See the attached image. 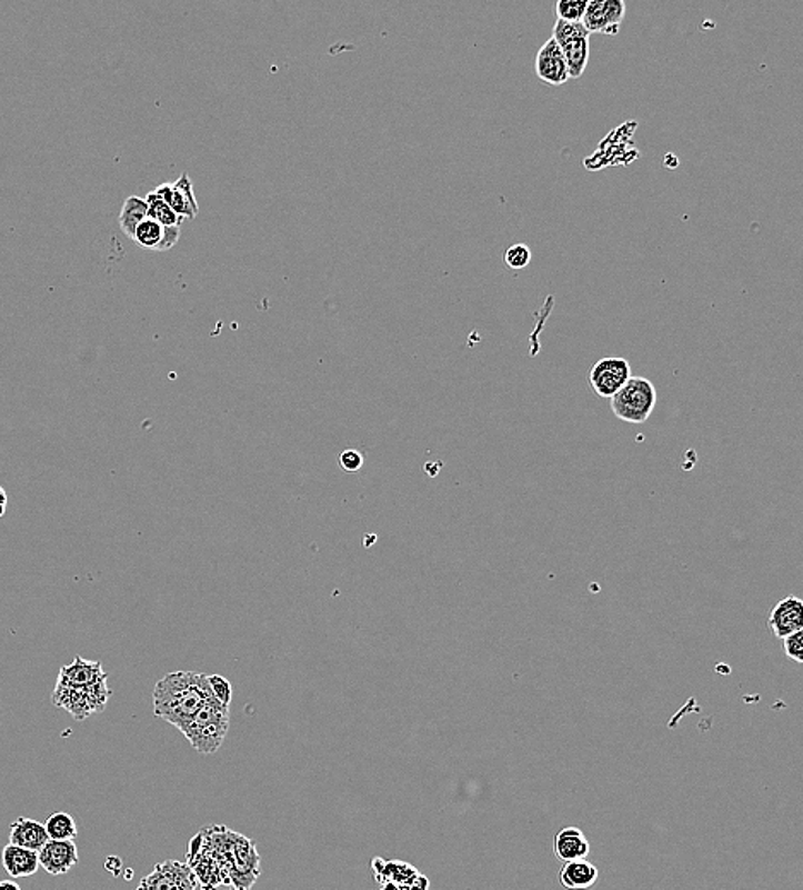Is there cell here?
<instances>
[{
  "instance_id": "cell-8",
  "label": "cell",
  "mask_w": 803,
  "mask_h": 890,
  "mask_svg": "<svg viewBox=\"0 0 803 890\" xmlns=\"http://www.w3.org/2000/svg\"><path fill=\"white\" fill-rule=\"evenodd\" d=\"M631 377V363L625 358L605 357L591 369V388L600 398L612 399Z\"/></svg>"
},
{
  "instance_id": "cell-15",
  "label": "cell",
  "mask_w": 803,
  "mask_h": 890,
  "mask_svg": "<svg viewBox=\"0 0 803 890\" xmlns=\"http://www.w3.org/2000/svg\"><path fill=\"white\" fill-rule=\"evenodd\" d=\"M591 846L588 842L586 836L581 829L578 828H564L562 831H559L555 834V839H553V853L559 860L564 861H575V860H586L588 854H590Z\"/></svg>"
},
{
  "instance_id": "cell-12",
  "label": "cell",
  "mask_w": 803,
  "mask_h": 890,
  "mask_svg": "<svg viewBox=\"0 0 803 890\" xmlns=\"http://www.w3.org/2000/svg\"><path fill=\"white\" fill-rule=\"evenodd\" d=\"M534 71L550 87H561V84L569 81L568 66H565L564 56H562L558 41L550 38L545 46L539 50L536 62H534Z\"/></svg>"
},
{
  "instance_id": "cell-33",
  "label": "cell",
  "mask_w": 803,
  "mask_h": 890,
  "mask_svg": "<svg viewBox=\"0 0 803 890\" xmlns=\"http://www.w3.org/2000/svg\"><path fill=\"white\" fill-rule=\"evenodd\" d=\"M8 493L0 487V519L4 518L6 511H8Z\"/></svg>"
},
{
  "instance_id": "cell-18",
  "label": "cell",
  "mask_w": 803,
  "mask_h": 890,
  "mask_svg": "<svg viewBox=\"0 0 803 890\" xmlns=\"http://www.w3.org/2000/svg\"><path fill=\"white\" fill-rule=\"evenodd\" d=\"M599 882V868L588 860L568 861L561 870V883L568 890L591 889Z\"/></svg>"
},
{
  "instance_id": "cell-1",
  "label": "cell",
  "mask_w": 803,
  "mask_h": 890,
  "mask_svg": "<svg viewBox=\"0 0 803 890\" xmlns=\"http://www.w3.org/2000/svg\"><path fill=\"white\" fill-rule=\"evenodd\" d=\"M213 697L208 674L175 671L154 686L153 711L158 718L180 730Z\"/></svg>"
},
{
  "instance_id": "cell-28",
  "label": "cell",
  "mask_w": 803,
  "mask_h": 890,
  "mask_svg": "<svg viewBox=\"0 0 803 890\" xmlns=\"http://www.w3.org/2000/svg\"><path fill=\"white\" fill-rule=\"evenodd\" d=\"M208 682H210L211 692L217 697V701L221 702L224 708H230L233 697L232 683L220 674H208Z\"/></svg>"
},
{
  "instance_id": "cell-6",
  "label": "cell",
  "mask_w": 803,
  "mask_h": 890,
  "mask_svg": "<svg viewBox=\"0 0 803 890\" xmlns=\"http://www.w3.org/2000/svg\"><path fill=\"white\" fill-rule=\"evenodd\" d=\"M259 876H261V857L255 842L235 832L229 886H232V890H251L258 882Z\"/></svg>"
},
{
  "instance_id": "cell-7",
  "label": "cell",
  "mask_w": 803,
  "mask_h": 890,
  "mask_svg": "<svg viewBox=\"0 0 803 890\" xmlns=\"http://www.w3.org/2000/svg\"><path fill=\"white\" fill-rule=\"evenodd\" d=\"M199 883L188 863L169 860L157 864L135 890H198Z\"/></svg>"
},
{
  "instance_id": "cell-2",
  "label": "cell",
  "mask_w": 803,
  "mask_h": 890,
  "mask_svg": "<svg viewBox=\"0 0 803 890\" xmlns=\"http://www.w3.org/2000/svg\"><path fill=\"white\" fill-rule=\"evenodd\" d=\"M233 857V831L224 826L202 829L192 838L188 851V864L202 890H217L229 886Z\"/></svg>"
},
{
  "instance_id": "cell-23",
  "label": "cell",
  "mask_w": 803,
  "mask_h": 890,
  "mask_svg": "<svg viewBox=\"0 0 803 890\" xmlns=\"http://www.w3.org/2000/svg\"><path fill=\"white\" fill-rule=\"evenodd\" d=\"M46 831L53 841H74L78 836L74 819L69 813L57 812L46 822Z\"/></svg>"
},
{
  "instance_id": "cell-29",
  "label": "cell",
  "mask_w": 803,
  "mask_h": 890,
  "mask_svg": "<svg viewBox=\"0 0 803 890\" xmlns=\"http://www.w3.org/2000/svg\"><path fill=\"white\" fill-rule=\"evenodd\" d=\"M504 261L505 264L514 269V271L526 268L531 262L530 247L524 246V243H516V246L509 247L504 256Z\"/></svg>"
},
{
  "instance_id": "cell-27",
  "label": "cell",
  "mask_w": 803,
  "mask_h": 890,
  "mask_svg": "<svg viewBox=\"0 0 803 890\" xmlns=\"http://www.w3.org/2000/svg\"><path fill=\"white\" fill-rule=\"evenodd\" d=\"M603 11H605L606 30L603 34H619L621 23L624 21L625 4L622 0H603Z\"/></svg>"
},
{
  "instance_id": "cell-9",
  "label": "cell",
  "mask_w": 803,
  "mask_h": 890,
  "mask_svg": "<svg viewBox=\"0 0 803 890\" xmlns=\"http://www.w3.org/2000/svg\"><path fill=\"white\" fill-rule=\"evenodd\" d=\"M158 198L163 199L170 208L185 220H194L199 214L198 201H195L194 187L188 173H183L175 183H161L153 190Z\"/></svg>"
},
{
  "instance_id": "cell-14",
  "label": "cell",
  "mask_w": 803,
  "mask_h": 890,
  "mask_svg": "<svg viewBox=\"0 0 803 890\" xmlns=\"http://www.w3.org/2000/svg\"><path fill=\"white\" fill-rule=\"evenodd\" d=\"M180 239V228H164L154 220L141 221L135 228L132 240L138 243L141 249L157 250V252H164V250L172 249Z\"/></svg>"
},
{
  "instance_id": "cell-21",
  "label": "cell",
  "mask_w": 803,
  "mask_h": 890,
  "mask_svg": "<svg viewBox=\"0 0 803 890\" xmlns=\"http://www.w3.org/2000/svg\"><path fill=\"white\" fill-rule=\"evenodd\" d=\"M147 218L148 204L144 199L138 198V196H131V198H128L126 201H123L122 211H120L119 217V224L126 236L131 237L132 239L138 224L141 223V221L147 220Z\"/></svg>"
},
{
  "instance_id": "cell-4",
  "label": "cell",
  "mask_w": 803,
  "mask_h": 890,
  "mask_svg": "<svg viewBox=\"0 0 803 890\" xmlns=\"http://www.w3.org/2000/svg\"><path fill=\"white\" fill-rule=\"evenodd\" d=\"M656 389L644 377H631L624 388L610 399L612 413L631 426H643L656 407Z\"/></svg>"
},
{
  "instance_id": "cell-10",
  "label": "cell",
  "mask_w": 803,
  "mask_h": 890,
  "mask_svg": "<svg viewBox=\"0 0 803 890\" xmlns=\"http://www.w3.org/2000/svg\"><path fill=\"white\" fill-rule=\"evenodd\" d=\"M107 678L109 674L103 671L100 661L84 660L81 656H76L71 664L60 668L57 686L68 687V689H88Z\"/></svg>"
},
{
  "instance_id": "cell-11",
  "label": "cell",
  "mask_w": 803,
  "mask_h": 890,
  "mask_svg": "<svg viewBox=\"0 0 803 890\" xmlns=\"http://www.w3.org/2000/svg\"><path fill=\"white\" fill-rule=\"evenodd\" d=\"M38 860H40V867L50 876H64L78 864V846L74 844V841L49 839V842L38 851Z\"/></svg>"
},
{
  "instance_id": "cell-24",
  "label": "cell",
  "mask_w": 803,
  "mask_h": 890,
  "mask_svg": "<svg viewBox=\"0 0 803 890\" xmlns=\"http://www.w3.org/2000/svg\"><path fill=\"white\" fill-rule=\"evenodd\" d=\"M581 23L586 28L588 33H605L606 21L605 11H603V0H590L584 11L583 21Z\"/></svg>"
},
{
  "instance_id": "cell-5",
  "label": "cell",
  "mask_w": 803,
  "mask_h": 890,
  "mask_svg": "<svg viewBox=\"0 0 803 890\" xmlns=\"http://www.w3.org/2000/svg\"><path fill=\"white\" fill-rule=\"evenodd\" d=\"M110 689L107 680L94 683L88 689H68V687L56 686L52 692V702L57 708L68 711L76 721H84L91 714L106 709L109 702Z\"/></svg>"
},
{
  "instance_id": "cell-13",
  "label": "cell",
  "mask_w": 803,
  "mask_h": 890,
  "mask_svg": "<svg viewBox=\"0 0 803 890\" xmlns=\"http://www.w3.org/2000/svg\"><path fill=\"white\" fill-rule=\"evenodd\" d=\"M774 638L785 639L803 629V601L799 597L783 598L770 613Z\"/></svg>"
},
{
  "instance_id": "cell-20",
  "label": "cell",
  "mask_w": 803,
  "mask_h": 890,
  "mask_svg": "<svg viewBox=\"0 0 803 890\" xmlns=\"http://www.w3.org/2000/svg\"><path fill=\"white\" fill-rule=\"evenodd\" d=\"M561 50L568 66L569 79H580L590 62V38L568 41L561 46Z\"/></svg>"
},
{
  "instance_id": "cell-16",
  "label": "cell",
  "mask_w": 803,
  "mask_h": 890,
  "mask_svg": "<svg viewBox=\"0 0 803 890\" xmlns=\"http://www.w3.org/2000/svg\"><path fill=\"white\" fill-rule=\"evenodd\" d=\"M49 842L46 826L27 817H19L9 831V844L19 846L24 850L40 851Z\"/></svg>"
},
{
  "instance_id": "cell-34",
  "label": "cell",
  "mask_w": 803,
  "mask_h": 890,
  "mask_svg": "<svg viewBox=\"0 0 803 890\" xmlns=\"http://www.w3.org/2000/svg\"><path fill=\"white\" fill-rule=\"evenodd\" d=\"M0 890H21V887L12 882V880H2V882H0Z\"/></svg>"
},
{
  "instance_id": "cell-19",
  "label": "cell",
  "mask_w": 803,
  "mask_h": 890,
  "mask_svg": "<svg viewBox=\"0 0 803 890\" xmlns=\"http://www.w3.org/2000/svg\"><path fill=\"white\" fill-rule=\"evenodd\" d=\"M372 868H375L379 882H391L397 886H411L420 877L419 870L404 861H382L378 858L372 861Z\"/></svg>"
},
{
  "instance_id": "cell-32",
  "label": "cell",
  "mask_w": 803,
  "mask_h": 890,
  "mask_svg": "<svg viewBox=\"0 0 803 890\" xmlns=\"http://www.w3.org/2000/svg\"><path fill=\"white\" fill-rule=\"evenodd\" d=\"M429 879L420 876L411 886H397V883L384 882L382 890H429Z\"/></svg>"
},
{
  "instance_id": "cell-17",
  "label": "cell",
  "mask_w": 803,
  "mask_h": 890,
  "mask_svg": "<svg viewBox=\"0 0 803 890\" xmlns=\"http://www.w3.org/2000/svg\"><path fill=\"white\" fill-rule=\"evenodd\" d=\"M2 864L12 879H24V877H31L38 872L40 860H38V851L8 844L2 850Z\"/></svg>"
},
{
  "instance_id": "cell-26",
  "label": "cell",
  "mask_w": 803,
  "mask_h": 890,
  "mask_svg": "<svg viewBox=\"0 0 803 890\" xmlns=\"http://www.w3.org/2000/svg\"><path fill=\"white\" fill-rule=\"evenodd\" d=\"M586 0H559L553 6V11L558 19L569 21V23H581L584 11H586Z\"/></svg>"
},
{
  "instance_id": "cell-31",
  "label": "cell",
  "mask_w": 803,
  "mask_h": 890,
  "mask_svg": "<svg viewBox=\"0 0 803 890\" xmlns=\"http://www.w3.org/2000/svg\"><path fill=\"white\" fill-rule=\"evenodd\" d=\"M340 464L344 471H350V473H355V471L362 470V452L357 451V449H347V451L341 452Z\"/></svg>"
},
{
  "instance_id": "cell-25",
  "label": "cell",
  "mask_w": 803,
  "mask_h": 890,
  "mask_svg": "<svg viewBox=\"0 0 803 890\" xmlns=\"http://www.w3.org/2000/svg\"><path fill=\"white\" fill-rule=\"evenodd\" d=\"M591 34L588 33L586 28H584L583 23H569V21H562V19H558L555 21V27H553V37L552 40L558 41V46H564L568 41L572 40H580V38H590Z\"/></svg>"
},
{
  "instance_id": "cell-3",
  "label": "cell",
  "mask_w": 803,
  "mask_h": 890,
  "mask_svg": "<svg viewBox=\"0 0 803 890\" xmlns=\"http://www.w3.org/2000/svg\"><path fill=\"white\" fill-rule=\"evenodd\" d=\"M230 728V708H224L213 697L188 723L180 727L183 737L191 741L192 749L201 756H211L223 746Z\"/></svg>"
},
{
  "instance_id": "cell-22",
  "label": "cell",
  "mask_w": 803,
  "mask_h": 890,
  "mask_svg": "<svg viewBox=\"0 0 803 890\" xmlns=\"http://www.w3.org/2000/svg\"><path fill=\"white\" fill-rule=\"evenodd\" d=\"M144 201L148 204V218L150 220L157 221L164 228H180L183 221L182 218L163 199L158 198L154 192H150Z\"/></svg>"
},
{
  "instance_id": "cell-30",
  "label": "cell",
  "mask_w": 803,
  "mask_h": 890,
  "mask_svg": "<svg viewBox=\"0 0 803 890\" xmlns=\"http://www.w3.org/2000/svg\"><path fill=\"white\" fill-rule=\"evenodd\" d=\"M783 649L789 660L795 663H803V630L792 633L789 638L783 639Z\"/></svg>"
}]
</instances>
